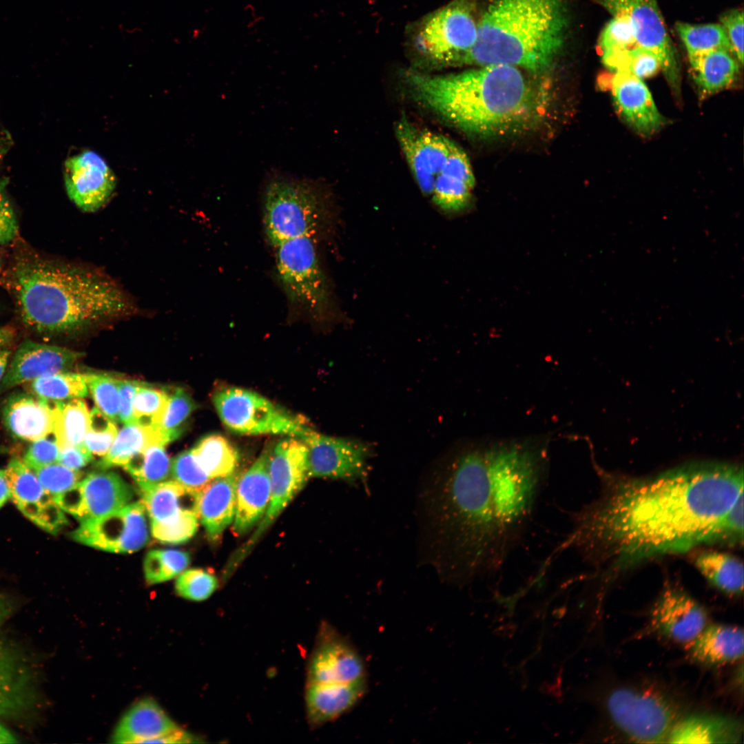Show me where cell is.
<instances>
[{"label":"cell","instance_id":"obj_1","mask_svg":"<svg viewBox=\"0 0 744 744\" xmlns=\"http://www.w3.org/2000/svg\"><path fill=\"white\" fill-rule=\"evenodd\" d=\"M599 495L570 517L568 545L614 573L707 543L742 545L743 470L694 462L634 477L599 470Z\"/></svg>","mask_w":744,"mask_h":744},{"label":"cell","instance_id":"obj_2","mask_svg":"<svg viewBox=\"0 0 744 744\" xmlns=\"http://www.w3.org/2000/svg\"><path fill=\"white\" fill-rule=\"evenodd\" d=\"M547 477L546 450L530 442L465 446L450 454L420 492L426 561L456 584L497 573L524 540Z\"/></svg>","mask_w":744,"mask_h":744},{"label":"cell","instance_id":"obj_3","mask_svg":"<svg viewBox=\"0 0 744 744\" xmlns=\"http://www.w3.org/2000/svg\"><path fill=\"white\" fill-rule=\"evenodd\" d=\"M404 79L420 103L480 138L529 130L539 123L547 105L546 92L510 65H484L445 75L408 70Z\"/></svg>","mask_w":744,"mask_h":744},{"label":"cell","instance_id":"obj_4","mask_svg":"<svg viewBox=\"0 0 744 744\" xmlns=\"http://www.w3.org/2000/svg\"><path fill=\"white\" fill-rule=\"evenodd\" d=\"M11 285L22 322L43 334L78 331L127 315L134 309L109 277L40 257L17 259Z\"/></svg>","mask_w":744,"mask_h":744},{"label":"cell","instance_id":"obj_5","mask_svg":"<svg viewBox=\"0 0 744 744\" xmlns=\"http://www.w3.org/2000/svg\"><path fill=\"white\" fill-rule=\"evenodd\" d=\"M566 28L563 0H495L477 23L475 45L457 65L541 72L561 50Z\"/></svg>","mask_w":744,"mask_h":744},{"label":"cell","instance_id":"obj_6","mask_svg":"<svg viewBox=\"0 0 744 744\" xmlns=\"http://www.w3.org/2000/svg\"><path fill=\"white\" fill-rule=\"evenodd\" d=\"M322 196L313 182L276 176L264 196L265 229L276 247L301 236H310L324 215Z\"/></svg>","mask_w":744,"mask_h":744},{"label":"cell","instance_id":"obj_7","mask_svg":"<svg viewBox=\"0 0 744 744\" xmlns=\"http://www.w3.org/2000/svg\"><path fill=\"white\" fill-rule=\"evenodd\" d=\"M609 718L629 739L641 743H668L680 719L678 707L654 689L621 687L604 700Z\"/></svg>","mask_w":744,"mask_h":744},{"label":"cell","instance_id":"obj_8","mask_svg":"<svg viewBox=\"0 0 744 744\" xmlns=\"http://www.w3.org/2000/svg\"><path fill=\"white\" fill-rule=\"evenodd\" d=\"M212 402L223 424L242 435H285L302 440L313 431L303 419L260 394L237 386L214 391Z\"/></svg>","mask_w":744,"mask_h":744},{"label":"cell","instance_id":"obj_9","mask_svg":"<svg viewBox=\"0 0 744 744\" xmlns=\"http://www.w3.org/2000/svg\"><path fill=\"white\" fill-rule=\"evenodd\" d=\"M276 247L278 273L289 300L314 316H324L329 292L311 238H296Z\"/></svg>","mask_w":744,"mask_h":744},{"label":"cell","instance_id":"obj_10","mask_svg":"<svg viewBox=\"0 0 744 744\" xmlns=\"http://www.w3.org/2000/svg\"><path fill=\"white\" fill-rule=\"evenodd\" d=\"M477 23L471 0H453L428 17L415 39L420 52L431 61L457 65L475 45Z\"/></svg>","mask_w":744,"mask_h":744},{"label":"cell","instance_id":"obj_11","mask_svg":"<svg viewBox=\"0 0 744 744\" xmlns=\"http://www.w3.org/2000/svg\"><path fill=\"white\" fill-rule=\"evenodd\" d=\"M307 447L304 441L288 437L278 442L269 454L270 499L262 519L236 559L256 543L302 489L309 476Z\"/></svg>","mask_w":744,"mask_h":744},{"label":"cell","instance_id":"obj_12","mask_svg":"<svg viewBox=\"0 0 744 744\" xmlns=\"http://www.w3.org/2000/svg\"><path fill=\"white\" fill-rule=\"evenodd\" d=\"M307 447L309 476L340 479L367 486L373 449L355 439L322 435L312 431L302 439Z\"/></svg>","mask_w":744,"mask_h":744},{"label":"cell","instance_id":"obj_13","mask_svg":"<svg viewBox=\"0 0 744 744\" xmlns=\"http://www.w3.org/2000/svg\"><path fill=\"white\" fill-rule=\"evenodd\" d=\"M594 1L613 17L629 20L634 29L637 45L655 54L668 82L677 92L681 79L678 55L657 0Z\"/></svg>","mask_w":744,"mask_h":744},{"label":"cell","instance_id":"obj_14","mask_svg":"<svg viewBox=\"0 0 744 744\" xmlns=\"http://www.w3.org/2000/svg\"><path fill=\"white\" fill-rule=\"evenodd\" d=\"M146 513L143 502L130 504L100 518L80 521L71 535L78 542L102 550L133 552L149 540Z\"/></svg>","mask_w":744,"mask_h":744},{"label":"cell","instance_id":"obj_15","mask_svg":"<svg viewBox=\"0 0 744 744\" xmlns=\"http://www.w3.org/2000/svg\"><path fill=\"white\" fill-rule=\"evenodd\" d=\"M402 152L422 192L431 196L436 182L446 171L456 145L446 136L420 128L402 118L395 127Z\"/></svg>","mask_w":744,"mask_h":744},{"label":"cell","instance_id":"obj_16","mask_svg":"<svg viewBox=\"0 0 744 744\" xmlns=\"http://www.w3.org/2000/svg\"><path fill=\"white\" fill-rule=\"evenodd\" d=\"M307 674V683H346L367 679L358 651L327 621L320 626Z\"/></svg>","mask_w":744,"mask_h":744},{"label":"cell","instance_id":"obj_17","mask_svg":"<svg viewBox=\"0 0 744 744\" xmlns=\"http://www.w3.org/2000/svg\"><path fill=\"white\" fill-rule=\"evenodd\" d=\"M10 498L21 513L43 530L56 534L68 523L63 510L22 460L12 459L6 469Z\"/></svg>","mask_w":744,"mask_h":744},{"label":"cell","instance_id":"obj_18","mask_svg":"<svg viewBox=\"0 0 744 744\" xmlns=\"http://www.w3.org/2000/svg\"><path fill=\"white\" fill-rule=\"evenodd\" d=\"M64 179L69 198L85 212L99 209L109 200L116 185L115 176L108 165L90 150L65 161Z\"/></svg>","mask_w":744,"mask_h":744},{"label":"cell","instance_id":"obj_19","mask_svg":"<svg viewBox=\"0 0 744 744\" xmlns=\"http://www.w3.org/2000/svg\"><path fill=\"white\" fill-rule=\"evenodd\" d=\"M705 609L683 590L668 586L653 605L649 627L673 641L688 644L707 626Z\"/></svg>","mask_w":744,"mask_h":744},{"label":"cell","instance_id":"obj_20","mask_svg":"<svg viewBox=\"0 0 744 744\" xmlns=\"http://www.w3.org/2000/svg\"><path fill=\"white\" fill-rule=\"evenodd\" d=\"M81 356L67 348L25 340L9 362L0 382V394L41 377L68 371Z\"/></svg>","mask_w":744,"mask_h":744},{"label":"cell","instance_id":"obj_21","mask_svg":"<svg viewBox=\"0 0 744 744\" xmlns=\"http://www.w3.org/2000/svg\"><path fill=\"white\" fill-rule=\"evenodd\" d=\"M610 88L616 108L624 121L643 136H650L664 124L652 96L643 82L626 71H615Z\"/></svg>","mask_w":744,"mask_h":744},{"label":"cell","instance_id":"obj_22","mask_svg":"<svg viewBox=\"0 0 744 744\" xmlns=\"http://www.w3.org/2000/svg\"><path fill=\"white\" fill-rule=\"evenodd\" d=\"M269 454L263 452L254 463L239 475L236 489V512L233 530L246 533L265 515L270 499Z\"/></svg>","mask_w":744,"mask_h":744},{"label":"cell","instance_id":"obj_23","mask_svg":"<svg viewBox=\"0 0 744 744\" xmlns=\"http://www.w3.org/2000/svg\"><path fill=\"white\" fill-rule=\"evenodd\" d=\"M33 674L22 653L0 640V718L15 716L34 700Z\"/></svg>","mask_w":744,"mask_h":744},{"label":"cell","instance_id":"obj_24","mask_svg":"<svg viewBox=\"0 0 744 744\" xmlns=\"http://www.w3.org/2000/svg\"><path fill=\"white\" fill-rule=\"evenodd\" d=\"M367 690V679L346 683H307V716L313 727L332 721L353 708Z\"/></svg>","mask_w":744,"mask_h":744},{"label":"cell","instance_id":"obj_25","mask_svg":"<svg viewBox=\"0 0 744 744\" xmlns=\"http://www.w3.org/2000/svg\"><path fill=\"white\" fill-rule=\"evenodd\" d=\"M180 727L151 698L135 702L123 715L112 735L114 743H147Z\"/></svg>","mask_w":744,"mask_h":744},{"label":"cell","instance_id":"obj_26","mask_svg":"<svg viewBox=\"0 0 744 744\" xmlns=\"http://www.w3.org/2000/svg\"><path fill=\"white\" fill-rule=\"evenodd\" d=\"M6 429L16 438L34 442L52 433V406L37 395L15 394L5 402L1 411Z\"/></svg>","mask_w":744,"mask_h":744},{"label":"cell","instance_id":"obj_27","mask_svg":"<svg viewBox=\"0 0 744 744\" xmlns=\"http://www.w3.org/2000/svg\"><path fill=\"white\" fill-rule=\"evenodd\" d=\"M238 477L235 471L225 477L211 479L200 490L198 517L212 541L218 540L234 521Z\"/></svg>","mask_w":744,"mask_h":744},{"label":"cell","instance_id":"obj_28","mask_svg":"<svg viewBox=\"0 0 744 744\" xmlns=\"http://www.w3.org/2000/svg\"><path fill=\"white\" fill-rule=\"evenodd\" d=\"M79 485L85 509L82 520L105 516L127 505L133 497L132 488L113 472L92 473Z\"/></svg>","mask_w":744,"mask_h":744},{"label":"cell","instance_id":"obj_29","mask_svg":"<svg viewBox=\"0 0 744 744\" xmlns=\"http://www.w3.org/2000/svg\"><path fill=\"white\" fill-rule=\"evenodd\" d=\"M743 630L730 625L706 626L688 646L690 657L709 665H722L741 660L743 656Z\"/></svg>","mask_w":744,"mask_h":744},{"label":"cell","instance_id":"obj_30","mask_svg":"<svg viewBox=\"0 0 744 744\" xmlns=\"http://www.w3.org/2000/svg\"><path fill=\"white\" fill-rule=\"evenodd\" d=\"M474 185L471 163L466 154L459 148L453 156L447 174L435 185L431 200L444 211H462L470 203Z\"/></svg>","mask_w":744,"mask_h":744},{"label":"cell","instance_id":"obj_31","mask_svg":"<svg viewBox=\"0 0 744 744\" xmlns=\"http://www.w3.org/2000/svg\"><path fill=\"white\" fill-rule=\"evenodd\" d=\"M143 493V503L151 523L160 522L182 513L198 515L200 491L178 482H162Z\"/></svg>","mask_w":744,"mask_h":744},{"label":"cell","instance_id":"obj_32","mask_svg":"<svg viewBox=\"0 0 744 744\" xmlns=\"http://www.w3.org/2000/svg\"><path fill=\"white\" fill-rule=\"evenodd\" d=\"M738 723L718 716L695 715L680 719L669 736L671 743H732L739 738Z\"/></svg>","mask_w":744,"mask_h":744},{"label":"cell","instance_id":"obj_33","mask_svg":"<svg viewBox=\"0 0 744 744\" xmlns=\"http://www.w3.org/2000/svg\"><path fill=\"white\" fill-rule=\"evenodd\" d=\"M688 57L692 77L703 96L728 87L735 81L741 66L732 54L722 50Z\"/></svg>","mask_w":744,"mask_h":744},{"label":"cell","instance_id":"obj_34","mask_svg":"<svg viewBox=\"0 0 744 744\" xmlns=\"http://www.w3.org/2000/svg\"><path fill=\"white\" fill-rule=\"evenodd\" d=\"M52 433L59 451L83 443L90 424V412L79 398L56 401L52 406Z\"/></svg>","mask_w":744,"mask_h":744},{"label":"cell","instance_id":"obj_35","mask_svg":"<svg viewBox=\"0 0 744 744\" xmlns=\"http://www.w3.org/2000/svg\"><path fill=\"white\" fill-rule=\"evenodd\" d=\"M167 442L161 431L134 422L124 424L118 432L110 450L98 465L101 468L124 466L133 455L149 445Z\"/></svg>","mask_w":744,"mask_h":744},{"label":"cell","instance_id":"obj_36","mask_svg":"<svg viewBox=\"0 0 744 744\" xmlns=\"http://www.w3.org/2000/svg\"><path fill=\"white\" fill-rule=\"evenodd\" d=\"M695 566L719 590L732 595L743 590V565L736 557L725 552L705 551L694 557Z\"/></svg>","mask_w":744,"mask_h":744},{"label":"cell","instance_id":"obj_37","mask_svg":"<svg viewBox=\"0 0 744 744\" xmlns=\"http://www.w3.org/2000/svg\"><path fill=\"white\" fill-rule=\"evenodd\" d=\"M192 451L200 467L211 479L234 473L239 461L236 448L219 434L202 437Z\"/></svg>","mask_w":744,"mask_h":744},{"label":"cell","instance_id":"obj_38","mask_svg":"<svg viewBox=\"0 0 744 744\" xmlns=\"http://www.w3.org/2000/svg\"><path fill=\"white\" fill-rule=\"evenodd\" d=\"M163 444H151L138 451L123 466L144 491L164 482L171 473V462Z\"/></svg>","mask_w":744,"mask_h":744},{"label":"cell","instance_id":"obj_39","mask_svg":"<svg viewBox=\"0 0 744 744\" xmlns=\"http://www.w3.org/2000/svg\"><path fill=\"white\" fill-rule=\"evenodd\" d=\"M675 29L688 56L719 50L733 54L730 43L720 23L690 24L677 22Z\"/></svg>","mask_w":744,"mask_h":744},{"label":"cell","instance_id":"obj_40","mask_svg":"<svg viewBox=\"0 0 744 744\" xmlns=\"http://www.w3.org/2000/svg\"><path fill=\"white\" fill-rule=\"evenodd\" d=\"M30 389L35 395L54 402L83 397L88 394L84 374L69 371L37 378L31 382Z\"/></svg>","mask_w":744,"mask_h":744},{"label":"cell","instance_id":"obj_41","mask_svg":"<svg viewBox=\"0 0 744 744\" xmlns=\"http://www.w3.org/2000/svg\"><path fill=\"white\" fill-rule=\"evenodd\" d=\"M187 552L172 549L149 551L144 559L143 569L146 581L156 584L169 580L181 573L189 565Z\"/></svg>","mask_w":744,"mask_h":744},{"label":"cell","instance_id":"obj_42","mask_svg":"<svg viewBox=\"0 0 744 744\" xmlns=\"http://www.w3.org/2000/svg\"><path fill=\"white\" fill-rule=\"evenodd\" d=\"M169 399L165 391L140 382L133 402V422L159 429Z\"/></svg>","mask_w":744,"mask_h":744},{"label":"cell","instance_id":"obj_43","mask_svg":"<svg viewBox=\"0 0 744 744\" xmlns=\"http://www.w3.org/2000/svg\"><path fill=\"white\" fill-rule=\"evenodd\" d=\"M196 409L193 398L184 389L176 388L169 395L168 404L159 426L167 443L182 435L184 425Z\"/></svg>","mask_w":744,"mask_h":744},{"label":"cell","instance_id":"obj_44","mask_svg":"<svg viewBox=\"0 0 744 744\" xmlns=\"http://www.w3.org/2000/svg\"><path fill=\"white\" fill-rule=\"evenodd\" d=\"M84 375L96 407L112 421L118 422L120 397L117 379L101 373Z\"/></svg>","mask_w":744,"mask_h":744},{"label":"cell","instance_id":"obj_45","mask_svg":"<svg viewBox=\"0 0 744 744\" xmlns=\"http://www.w3.org/2000/svg\"><path fill=\"white\" fill-rule=\"evenodd\" d=\"M118 433L116 422L97 407L90 412V424L83 444L92 455L104 457Z\"/></svg>","mask_w":744,"mask_h":744},{"label":"cell","instance_id":"obj_46","mask_svg":"<svg viewBox=\"0 0 744 744\" xmlns=\"http://www.w3.org/2000/svg\"><path fill=\"white\" fill-rule=\"evenodd\" d=\"M637 45L635 31L627 18L613 17L601 31L599 46L601 56L631 49Z\"/></svg>","mask_w":744,"mask_h":744},{"label":"cell","instance_id":"obj_47","mask_svg":"<svg viewBox=\"0 0 744 744\" xmlns=\"http://www.w3.org/2000/svg\"><path fill=\"white\" fill-rule=\"evenodd\" d=\"M198 519L196 513L187 512L163 521L151 523L152 535L163 543H183L196 533Z\"/></svg>","mask_w":744,"mask_h":744},{"label":"cell","instance_id":"obj_48","mask_svg":"<svg viewBox=\"0 0 744 744\" xmlns=\"http://www.w3.org/2000/svg\"><path fill=\"white\" fill-rule=\"evenodd\" d=\"M218 585L216 577L209 572L202 569H191L180 575L175 588L180 597L200 601L208 599L217 589Z\"/></svg>","mask_w":744,"mask_h":744},{"label":"cell","instance_id":"obj_49","mask_svg":"<svg viewBox=\"0 0 744 744\" xmlns=\"http://www.w3.org/2000/svg\"><path fill=\"white\" fill-rule=\"evenodd\" d=\"M171 474L176 482L198 491L211 479L198 463L192 449L174 458L171 462Z\"/></svg>","mask_w":744,"mask_h":744},{"label":"cell","instance_id":"obj_50","mask_svg":"<svg viewBox=\"0 0 744 744\" xmlns=\"http://www.w3.org/2000/svg\"><path fill=\"white\" fill-rule=\"evenodd\" d=\"M32 471L53 499L76 484L81 477L79 471L68 468L58 462Z\"/></svg>","mask_w":744,"mask_h":744},{"label":"cell","instance_id":"obj_51","mask_svg":"<svg viewBox=\"0 0 744 744\" xmlns=\"http://www.w3.org/2000/svg\"><path fill=\"white\" fill-rule=\"evenodd\" d=\"M661 70L660 63L651 51L637 45L626 54L623 69L643 79L654 76Z\"/></svg>","mask_w":744,"mask_h":744},{"label":"cell","instance_id":"obj_52","mask_svg":"<svg viewBox=\"0 0 744 744\" xmlns=\"http://www.w3.org/2000/svg\"><path fill=\"white\" fill-rule=\"evenodd\" d=\"M8 178L0 179V246L12 242L19 234V223L8 196Z\"/></svg>","mask_w":744,"mask_h":744},{"label":"cell","instance_id":"obj_53","mask_svg":"<svg viewBox=\"0 0 744 744\" xmlns=\"http://www.w3.org/2000/svg\"><path fill=\"white\" fill-rule=\"evenodd\" d=\"M743 11L735 8L723 12L719 17L730 43L733 54L741 65L743 63Z\"/></svg>","mask_w":744,"mask_h":744},{"label":"cell","instance_id":"obj_54","mask_svg":"<svg viewBox=\"0 0 744 744\" xmlns=\"http://www.w3.org/2000/svg\"><path fill=\"white\" fill-rule=\"evenodd\" d=\"M59 448L55 440L43 437L32 444L28 448L23 462L32 470L58 462Z\"/></svg>","mask_w":744,"mask_h":744},{"label":"cell","instance_id":"obj_55","mask_svg":"<svg viewBox=\"0 0 744 744\" xmlns=\"http://www.w3.org/2000/svg\"><path fill=\"white\" fill-rule=\"evenodd\" d=\"M117 382L120 397L119 420L123 424L132 423L133 402L140 382L117 379Z\"/></svg>","mask_w":744,"mask_h":744},{"label":"cell","instance_id":"obj_56","mask_svg":"<svg viewBox=\"0 0 744 744\" xmlns=\"http://www.w3.org/2000/svg\"><path fill=\"white\" fill-rule=\"evenodd\" d=\"M92 460V455L85 444L66 447L59 451L58 463L68 468L78 471Z\"/></svg>","mask_w":744,"mask_h":744},{"label":"cell","instance_id":"obj_57","mask_svg":"<svg viewBox=\"0 0 744 744\" xmlns=\"http://www.w3.org/2000/svg\"><path fill=\"white\" fill-rule=\"evenodd\" d=\"M10 498V491L5 469H0V508Z\"/></svg>","mask_w":744,"mask_h":744},{"label":"cell","instance_id":"obj_58","mask_svg":"<svg viewBox=\"0 0 744 744\" xmlns=\"http://www.w3.org/2000/svg\"><path fill=\"white\" fill-rule=\"evenodd\" d=\"M12 612L11 601L4 595L0 594V628L10 617Z\"/></svg>","mask_w":744,"mask_h":744},{"label":"cell","instance_id":"obj_59","mask_svg":"<svg viewBox=\"0 0 744 744\" xmlns=\"http://www.w3.org/2000/svg\"><path fill=\"white\" fill-rule=\"evenodd\" d=\"M15 335V330L12 327H0V349L10 343L13 340Z\"/></svg>","mask_w":744,"mask_h":744},{"label":"cell","instance_id":"obj_60","mask_svg":"<svg viewBox=\"0 0 744 744\" xmlns=\"http://www.w3.org/2000/svg\"><path fill=\"white\" fill-rule=\"evenodd\" d=\"M16 736L3 725L0 723V744L18 743Z\"/></svg>","mask_w":744,"mask_h":744},{"label":"cell","instance_id":"obj_61","mask_svg":"<svg viewBox=\"0 0 744 744\" xmlns=\"http://www.w3.org/2000/svg\"><path fill=\"white\" fill-rule=\"evenodd\" d=\"M11 352L9 349H0V382L7 369Z\"/></svg>","mask_w":744,"mask_h":744},{"label":"cell","instance_id":"obj_62","mask_svg":"<svg viewBox=\"0 0 744 744\" xmlns=\"http://www.w3.org/2000/svg\"><path fill=\"white\" fill-rule=\"evenodd\" d=\"M0 269H1V265H0Z\"/></svg>","mask_w":744,"mask_h":744}]
</instances>
